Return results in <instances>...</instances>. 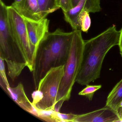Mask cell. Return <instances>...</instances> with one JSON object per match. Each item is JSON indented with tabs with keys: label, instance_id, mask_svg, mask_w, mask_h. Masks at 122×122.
<instances>
[{
	"label": "cell",
	"instance_id": "cell-1",
	"mask_svg": "<svg viewBox=\"0 0 122 122\" xmlns=\"http://www.w3.org/2000/svg\"><path fill=\"white\" fill-rule=\"evenodd\" d=\"M73 33V31L67 32L58 28L48 33L40 43L32 72L36 90L41 80L50 70L65 65L70 53Z\"/></svg>",
	"mask_w": 122,
	"mask_h": 122
},
{
	"label": "cell",
	"instance_id": "cell-2",
	"mask_svg": "<svg viewBox=\"0 0 122 122\" xmlns=\"http://www.w3.org/2000/svg\"><path fill=\"white\" fill-rule=\"evenodd\" d=\"M120 35V30L113 25L97 36L85 41L76 82L86 86L100 78L104 58L111 48L118 45Z\"/></svg>",
	"mask_w": 122,
	"mask_h": 122
},
{
	"label": "cell",
	"instance_id": "cell-3",
	"mask_svg": "<svg viewBox=\"0 0 122 122\" xmlns=\"http://www.w3.org/2000/svg\"><path fill=\"white\" fill-rule=\"evenodd\" d=\"M0 58L6 62L8 74L14 81L28 64L10 28L7 6L0 0Z\"/></svg>",
	"mask_w": 122,
	"mask_h": 122
},
{
	"label": "cell",
	"instance_id": "cell-4",
	"mask_svg": "<svg viewBox=\"0 0 122 122\" xmlns=\"http://www.w3.org/2000/svg\"><path fill=\"white\" fill-rule=\"evenodd\" d=\"M73 32L70 53L64 65L63 76L56 98L55 111L57 112H59L64 101L70 99L82 62L85 41L80 30H73Z\"/></svg>",
	"mask_w": 122,
	"mask_h": 122
},
{
	"label": "cell",
	"instance_id": "cell-5",
	"mask_svg": "<svg viewBox=\"0 0 122 122\" xmlns=\"http://www.w3.org/2000/svg\"><path fill=\"white\" fill-rule=\"evenodd\" d=\"M64 67L52 68L40 81L37 88L32 94V104L36 110L54 111Z\"/></svg>",
	"mask_w": 122,
	"mask_h": 122
},
{
	"label": "cell",
	"instance_id": "cell-6",
	"mask_svg": "<svg viewBox=\"0 0 122 122\" xmlns=\"http://www.w3.org/2000/svg\"><path fill=\"white\" fill-rule=\"evenodd\" d=\"M8 20L12 32L21 48L30 72L34 68L36 50L29 40L23 17L12 6H7Z\"/></svg>",
	"mask_w": 122,
	"mask_h": 122
},
{
	"label": "cell",
	"instance_id": "cell-7",
	"mask_svg": "<svg viewBox=\"0 0 122 122\" xmlns=\"http://www.w3.org/2000/svg\"><path fill=\"white\" fill-rule=\"evenodd\" d=\"M101 10L100 0H80L76 6L68 12H63L64 19L73 30H80L77 18L81 11L86 10L89 13H95Z\"/></svg>",
	"mask_w": 122,
	"mask_h": 122
},
{
	"label": "cell",
	"instance_id": "cell-8",
	"mask_svg": "<svg viewBox=\"0 0 122 122\" xmlns=\"http://www.w3.org/2000/svg\"><path fill=\"white\" fill-rule=\"evenodd\" d=\"M23 18L29 40L37 52L40 43L49 32L50 20L46 18L34 20Z\"/></svg>",
	"mask_w": 122,
	"mask_h": 122
},
{
	"label": "cell",
	"instance_id": "cell-9",
	"mask_svg": "<svg viewBox=\"0 0 122 122\" xmlns=\"http://www.w3.org/2000/svg\"><path fill=\"white\" fill-rule=\"evenodd\" d=\"M118 113L107 106L87 113L77 115L73 122H119Z\"/></svg>",
	"mask_w": 122,
	"mask_h": 122
},
{
	"label": "cell",
	"instance_id": "cell-10",
	"mask_svg": "<svg viewBox=\"0 0 122 122\" xmlns=\"http://www.w3.org/2000/svg\"><path fill=\"white\" fill-rule=\"evenodd\" d=\"M5 92L21 108L36 116V110L27 97L22 83H19L14 87L9 86L7 88Z\"/></svg>",
	"mask_w": 122,
	"mask_h": 122
},
{
	"label": "cell",
	"instance_id": "cell-11",
	"mask_svg": "<svg viewBox=\"0 0 122 122\" xmlns=\"http://www.w3.org/2000/svg\"><path fill=\"white\" fill-rule=\"evenodd\" d=\"M11 6L23 17L34 20L42 19L37 0H24L20 4H12Z\"/></svg>",
	"mask_w": 122,
	"mask_h": 122
},
{
	"label": "cell",
	"instance_id": "cell-12",
	"mask_svg": "<svg viewBox=\"0 0 122 122\" xmlns=\"http://www.w3.org/2000/svg\"><path fill=\"white\" fill-rule=\"evenodd\" d=\"M122 102V79L116 84L108 94L105 106L118 112Z\"/></svg>",
	"mask_w": 122,
	"mask_h": 122
},
{
	"label": "cell",
	"instance_id": "cell-13",
	"mask_svg": "<svg viewBox=\"0 0 122 122\" xmlns=\"http://www.w3.org/2000/svg\"><path fill=\"white\" fill-rule=\"evenodd\" d=\"M41 18H46L49 14L59 8L56 7L55 0H37Z\"/></svg>",
	"mask_w": 122,
	"mask_h": 122
},
{
	"label": "cell",
	"instance_id": "cell-14",
	"mask_svg": "<svg viewBox=\"0 0 122 122\" xmlns=\"http://www.w3.org/2000/svg\"><path fill=\"white\" fill-rule=\"evenodd\" d=\"M77 21L81 31L87 33L91 24L89 13L86 10L81 11L78 15Z\"/></svg>",
	"mask_w": 122,
	"mask_h": 122
},
{
	"label": "cell",
	"instance_id": "cell-15",
	"mask_svg": "<svg viewBox=\"0 0 122 122\" xmlns=\"http://www.w3.org/2000/svg\"><path fill=\"white\" fill-rule=\"evenodd\" d=\"M102 87L101 85H87L86 87L78 93L80 95L83 96L90 101L92 100L95 92Z\"/></svg>",
	"mask_w": 122,
	"mask_h": 122
},
{
	"label": "cell",
	"instance_id": "cell-16",
	"mask_svg": "<svg viewBox=\"0 0 122 122\" xmlns=\"http://www.w3.org/2000/svg\"><path fill=\"white\" fill-rule=\"evenodd\" d=\"M0 58V85L2 88H3V89L5 91L7 88L10 86L6 75L5 63H4L5 61L1 58Z\"/></svg>",
	"mask_w": 122,
	"mask_h": 122
},
{
	"label": "cell",
	"instance_id": "cell-17",
	"mask_svg": "<svg viewBox=\"0 0 122 122\" xmlns=\"http://www.w3.org/2000/svg\"><path fill=\"white\" fill-rule=\"evenodd\" d=\"M55 5L59 9L61 8L63 12H68L73 8L72 0H55Z\"/></svg>",
	"mask_w": 122,
	"mask_h": 122
},
{
	"label": "cell",
	"instance_id": "cell-18",
	"mask_svg": "<svg viewBox=\"0 0 122 122\" xmlns=\"http://www.w3.org/2000/svg\"><path fill=\"white\" fill-rule=\"evenodd\" d=\"M77 115L73 113H63L56 111L55 116L57 122H72Z\"/></svg>",
	"mask_w": 122,
	"mask_h": 122
},
{
	"label": "cell",
	"instance_id": "cell-19",
	"mask_svg": "<svg viewBox=\"0 0 122 122\" xmlns=\"http://www.w3.org/2000/svg\"><path fill=\"white\" fill-rule=\"evenodd\" d=\"M118 47L120 49V52H122V28L120 30V35L119 37Z\"/></svg>",
	"mask_w": 122,
	"mask_h": 122
},
{
	"label": "cell",
	"instance_id": "cell-20",
	"mask_svg": "<svg viewBox=\"0 0 122 122\" xmlns=\"http://www.w3.org/2000/svg\"><path fill=\"white\" fill-rule=\"evenodd\" d=\"M80 0H72V5L73 8L77 5Z\"/></svg>",
	"mask_w": 122,
	"mask_h": 122
},
{
	"label": "cell",
	"instance_id": "cell-21",
	"mask_svg": "<svg viewBox=\"0 0 122 122\" xmlns=\"http://www.w3.org/2000/svg\"><path fill=\"white\" fill-rule=\"evenodd\" d=\"M24 0H15L14 2L12 4L18 5L22 2Z\"/></svg>",
	"mask_w": 122,
	"mask_h": 122
},
{
	"label": "cell",
	"instance_id": "cell-22",
	"mask_svg": "<svg viewBox=\"0 0 122 122\" xmlns=\"http://www.w3.org/2000/svg\"><path fill=\"white\" fill-rule=\"evenodd\" d=\"M120 53L121 55V57H122V52H120Z\"/></svg>",
	"mask_w": 122,
	"mask_h": 122
},
{
	"label": "cell",
	"instance_id": "cell-23",
	"mask_svg": "<svg viewBox=\"0 0 122 122\" xmlns=\"http://www.w3.org/2000/svg\"><path fill=\"white\" fill-rule=\"evenodd\" d=\"M122 106V102H121V106L120 107H121V106Z\"/></svg>",
	"mask_w": 122,
	"mask_h": 122
}]
</instances>
